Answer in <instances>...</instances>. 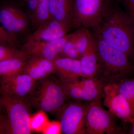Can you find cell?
<instances>
[{
	"mask_svg": "<svg viewBox=\"0 0 134 134\" xmlns=\"http://www.w3.org/2000/svg\"><path fill=\"white\" fill-rule=\"evenodd\" d=\"M93 30V35L124 53L134 64V29L117 3H113L99 24Z\"/></svg>",
	"mask_w": 134,
	"mask_h": 134,
	"instance_id": "6da1fadb",
	"label": "cell"
},
{
	"mask_svg": "<svg viewBox=\"0 0 134 134\" xmlns=\"http://www.w3.org/2000/svg\"><path fill=\"white\" fill-rule=\"evenodd\" d=\"M94 36L99 65L97 77L106 85L130 77L134 73V64L128 56L99 37Z\"/></svg>",
	"mask_w": 134,
	"mask_h": 134,
	"instance_id": "7a4b0ae2",
	"label": "cell"
},
{
	"mask_svg": "<svg viewBox=\"0 0 134 134\" xmlns=\"http://www.w3.org/2000/svg\"><path fill=\"white\" fill-rule=\"evenodd\" d=\"M0 93L6 111L0 119V134H31L30 106L27 102L1 90Z\"/></svg>",
	"mask_w": 134,
	"mask_h": 134,
	"instance_id": "3957f363",
	"label": "cell"
},
{
	"mask_svg": "<svg viewBox=\"0 0 134 134\" xmlns=\"http://www.w3.org/2000/svg\"><path fill=\"white\" fill-rule=\"evenodd\" d=\"M61 83L51 75L36 81L35 86L26 101L30 106L46 112H59L66 98Z\"/></svg>",
	"mask_w": 134,
	"mask_h": 134,
	"instance_id": "277c9868",
	"label": "cell"
},
{
	"mask_svg": "<svg viewBox=\"0 0 134 134\" xmlns=\"http://www.w3.org/2000/svg\"><path fill=\"white\" fill-rule=\"evenodd\" d=\"M113 3L112 0H75L73 28L95 29Z\"/></svg>",
	"mask_w": 134,
	"mask_h": 134,
	"instance_id": "5b68a950",
	"label": "cell"
},
{
	"mask_svg": "<svg viewBox=\"0 0 134 134\" xmlns=\"http://www.w3.org/2000/svg\"><path fill=\"white\" fill-rule=\"evenodd\" d=\"M113 114L105 110L100 100L92 101L86 105L85 123L87 134H122L115 123Z\"/></svg>",
	"mask_w": 134,
	"mask_h": 134,
	"instance_id": "8992f818",
	"label": "cell"
},
{
	"mask_svg": "<svg viewBox=\"0 0 134 134\" xmlns=\"http://www.w3.org/2000/svg\"><path fill=\"white\" fill-rule=\"evenodd\" d=\"M0 21L9 35L14 46L18 40L29 35V21L21 9L12 5H6L0 8Z\"/></svg>",
	"mask_w": 134,
	"mask_h": 134,
	"instance_id": "52a82bcc",
	"label": "cell"
},
{
	"mask_svg": "<svg viewBox=\"0 0 134 134\" xmlns=\"http://www.w3.org/2000/svg\"><path fill=\"white\" fill-rule=\"evenodd\" d=\"M86 107L78 102L64 105L59 111L61 112L59 122L62 133L64 134H86L85 123Z\"/></svg>",
	"mask_w": 134,
	"mask_h": 134,
	"instance_id": "ba28073f",
	"label": "cell"
},
{
	"mask_svg": "<svg viewBox=\"0 0 134 134\" xmlns=\"http://www.w3.org/2000/svg\"><path fill=\"white\" fill-rule=\"evenodd\" d=\"M36 81L23 72L0 77V90L26 101L33 90Z\"/></svg>",
	"mask_w": 134,
	"mask_h": 134,
	"instance_id": "9c48e42d",
	"label": "cell"
},
{
	"mask_svg": "<svg viewBox=\"0 0 134 134\" xmlns=\"http://www.w3.org/2000/svg\"><path fill=\"white\" fill-rule=\"evenodd\" d=\"M69 36L67 34L62 38L52 41H25L20 49L27 57L37 56L53 60L59 56Z\"/></svg>",
	"mask_w": 134,
	"mask_h": 134,
	"instance_id": "30bf717a",
	"label": "cell"
},
{
	"mask_svg": "<svg viewBox=\"0 0 134 134\" xmlns=\"http://www.w3.org/2000/svg\"><path fill=\"white\" fill-rule=\"evenodd\" d=\"M104 105L108 111L125 122L132 124L129 104L118 91L116 83L107 84L104 87Z\"/></svg>",
	"mask_w": 134,
	"mask_h": 134,
	"instance_id": "8fae6325",
	"label": "cell"
},
{
	"mask_svg": "<svg viewBox=\"0 0 134 134\" xmlns=\"http://www.w3.org/2000/svg\"><path fill=\"white\" fill-rule=\"evenodd\" d=\"M73 28L72 24L49 19L36 30L26 37L25 41L42 42L53 41L67 35Z\"/></svg>",
	"mask_w": 134,
	"mask_h": 134,
	"instance_id": "7c38bea8",
	"label": "cell"
},
{
	"mask_svg": "<svg viewBox=\"0 0 134 134\" xmlns=\"http://www.w3.org/2000/svg\"><path fill=\"white\" fill-rule=\"evenodd\" d=\"M53 62L55 74L59 77L61 82H74L79 81L82 77H85L81 71L79 59L58 57Z\"/></svg>",
	"mask_w": 134,
	"mask_h": 134,
	"instance_id": "4fadbf2b",
	"label": "cell"
},
{
	"mask_svg": "<svg viewBox=\"0 0 134 134\" xmlns=\"http://www.w3.org/2000/svg\"><path fill=\"white\" fill-rule=\"evenodd\" d=\"M23 72L37 81L55 74V69L53 60L37 56H30L26 58Z\"/></svg>",
	"mask_w": 134,
	"mask_h": 134,
	"instance_id": "5bb4252c",
	"label": "cell"
},
{
	"mask_svg": "<svg viewBox=\"0 0 134 134\" xmlns=\"http://www.w3.org/2000/svg\"><path fill=\"white\" fill-rule=\"evenodd\" d=\"M75 2V0H50L49 19L72 24Z\"/></svg>",
	"mask_w": 134,
	"mask_h": 134,
	"instance_id": "9a60e30c",
	"label": "cell"
},
{
	"mask_svg": "<svg viewBox=\"0 0 134 134\" xmlns=\"http://www.w3.org/2000/svg\"><path fill=\"white\" fill-rule=\"evenodd\" d=\"M79 82L82 90V100L92 102L104 97V87L106 85L99 77H82Z\"/></svg>",
	"mask_w": 134,
	"mask_h": 134,
	"instance_id": "2e32d148",
	"label": "cell"
},
{
	"mask_svg": "<svg viewBox=\"0 0 134 134\" xmlns=\"http://www.w3.org/2000/svg\"><path fill=\"white\" fill-rule=\"evenodd\" d=\"M79 60L81 71L85 76L93 77L97 76L99 72V65L95 40Z\"/></svg>",
	"mask_w": 134,
	"mask_h": 134,
	"instance_id": "e0dca14e",
	"label": "cell"
},
{
	"mask_svg": "<svg viewBox=\"0 0 134 134\" xmlns=\"http://www.w3.org/2000/svg\"><path fill=\"white\" fill-rule=\"evenodd\" d=\"M69 39L74 45L80 58L95 40L94 35L87 28L81 27L70 34Z\"/></svg>",
	"mask_w": 134,
	"mask_h": 134,
	"instance_id": "ac0fdd59",
	"label": "cell"
},
{
	"mask_svg": "<svg viewBox=\"0 0 134 134\" xmlns=\"http://www.w3.org/2000/svg\"><path fill=\"white\" fill-rule=\"evenodd\" d=\"M118 91L129 104L132 124L134 122V78H126L116 83Z\"/></svg>",
	"mask_w": 134,
	"mask_h": 134,
	"instance_id": "d6986e66",
	"label": "cell"
},
{
	"mask_svg": "<svg viewBox=\"0 0 134 134\" xmlns=\"http://www.w3.org/2000/svg\"><path fill=\"white\" fill-rule=\"evenodd\" d=\"M26 58H11L0 62V77L23 72Z\"/></svg>",
	"mask_w": 134,
	"mask_h": 134,
	"instance_id": "ffe728a7",
	"label": "cell"
},
{
	"mask_svg": "<svg viewBox=\"0 0 134 134\" xmlns=\"http://www.w3.org/2000/svg\"><path fill=\"white\" fill-rule=\"evenodd\" d=\"M50 1L38 0L37 8L33 25L37 29L49 19Z\"/></svg>",
	"mask_w": 134,
	"mask_h": 134,
	"instance_id": "44dd1931",
	"label": "cell"
},
{
	"mask_svg": "<svg viewBox=\"0 0 134 134\" xmlns=\"http://www.w3.org/2000/svg\"><path fill=\"white\" fill-rule=\"evenodd\" d=\"M26 57L24 52L16 47L10 45H0V62L11 58Z\"/></svg>",
	"mask_w": 134,
	"mask_h": 134,
	"instance_id": "7402d4cb",
	"label": "cell"
},
{
	"mask_svg": "<svg viewBox=\"0 0 134 134\" xmlns=\"http://www.w3.org/2000/svg\"><path fill=\"white\" fill-rule=\"evenodd\" d=\"M79 80L74 82H60L67 97L76 100H82V90Z\"/></svg>",
	"mask_w": 134,
	"mask_h": 134,
	"instance_id": "603a6c76",
	"label": "cell"
},
{
	"mask_svg": "<svg viewBox=\"0 0 134 134\" xmlns=\"http://www.w3.org/2000/svg\"><path fill=\"white\" fill-rule=\"evenodd\" d=\"M38 3V0H28L25 3L26 5V12L25 13V14L29 21H30L32 25H33L34 22Z\"/></svg>",
	"mask_w": 134,
	"mask_h": 134,
	"instance_id": "cb8c5ba5",
	"label": "cell"
},
{
	"mask_svg": "<svg viewBox=\"0 0 134 134\" xmlns=\"http://www.w3.org/2000/svg\"><path fill=\"white\" fill-rule=\"evenodd\" d=\"M125 7V13L134 29V0H119Z\"/></svg>",
	"mask_w": 134,
	"mask_h": 134,
	"instance_id": "d4e9b609",
	"label": "cell"
},
{
	"mask_svg": "<svg viewBox=\"0 0 134 134\" xmlns=\"http://www.w3.org/2000/svg\"><path fill=\"white\" fill-rule=\"evenodd\" d=\"M46 133L59 134L62 133L59 122H54L46 130Z\"/></svg>",
	"mask_w": 134,
	"mask_h": 134,
	"instance_id": "484cf974",
	"label": "cell"
},
{
	"mask_svg": "<svg viewBox=\"0 0 134 134\" xmlns=\"http://www.w3.org/2000/svg\"><path fill=\"white\" fill-rule=\"evenodd\" d=\"M41 114H38L34 117L33 120L31 119V125L32 129L33 128H37L40 126L42 125V122H44V118L43 117V115Z\"/></svg>",
	"mask_w": 134,
	"mask_h": 134,
	"instance_id": "4316f807",
	"label": "cell"
},
{
	"mask_svg": "<svg viewBox=\"0 0 134 134\" xmlns=\"http://www.w3.org/2000/svg\"><path fill=\"white\" fill-rule=\"evenodd\" d=\"M9 40L5 38L0 35V45H10L12 46Z\"/></svg>",
	"mask_w": 134,
	"mask_h": 134,
	"instance_id": "83f0119b",
	"label": "cell"
},
{
	"mask_svg": "<svg viewBox=\"0 0 134 134\" xmlns=\"http://www.w3.org/2000/svg\"><path fill=\"white\" fill-rule=\"evenodd\" d=\"M0 108L3 110H5V107L3 105V101L2 97L0 93Z\"/></svg>",
	"mask_w": 134,
	"mask_h": 134,
	"instance_id": "f1b7e54d",
	"label": "cell"
},
{
	"mask_svg": "<svg viewBox=\"0 0 134 134\" xmlns=\"http://www.w3.org/2000/svg\"><path fill=\"white\" fill-rule=\"evenodd\" d=\"M5 113H6L5 109V110H3V109L0 108V118H1L3 115H5Z\"/></svg>",
	"mask_w": 134,
	"mask_h": 134,
	"instance_id": "f546056e",
	"label": "cell"
},
{
	"mask_svg": "<svg viewBox=\"0 0 134 134\" xmlns=\"http://www.w3.org/2000/svg\"><path fill=\"white\" fill-rule=\"evenodd\" d=\"M132 129H131V130L130 131L129 133L131 134H134V122L133 123V124H132Z\"/></svg>",
	"mask_w": 134,
	"mask_h": 134,
	"instance_id": "4dcf8cb0",
	"label": "cell"
}]
</instances>
